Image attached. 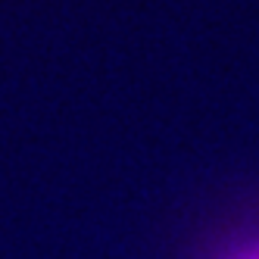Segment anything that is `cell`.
I'll list each match as a JSON object with an SVG mask.
<instances>
[{
    "instance_id": "obj_1",
    "label": "cell",
    "mask_w": 259,
    "mask_h": 259,
    "mask_svg": "<svg viewBox=\"0 0 259 259\" xmlns=\"http://www.w3.org/2000/svg\"><path fill=\"white\" fill-rule=\"evenodd\" d=\"M250 259H259V253H253V256H250Z\"/></svg>"
}]
</instances>
